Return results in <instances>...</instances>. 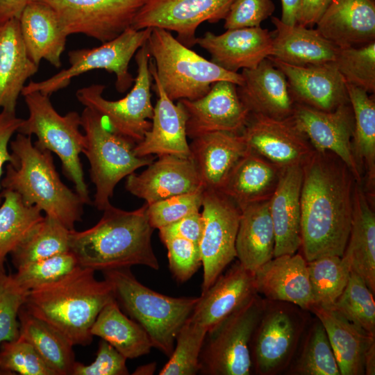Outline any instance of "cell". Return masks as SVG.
<instances>
[{
    "instance_id": "obj_10",
    "label": "cell",
    "mask_w": 375,
    "mask_h": 375,
    "mask_svg": "<svg viewBox=\"0 0 375 375\" xmlns=\"http://www.w3.org/2000/svg\"><path fill=\"white\" fill-rule=\"evenodd\" d=\"M308 312L292 303L266 299L251 342L256 374L276 375L287 370L308 324Z\"/></svg>"
},
{
    "instance_id": "obj_44",
    "label": "cell",
    "mask_w": 375,
    "mask_h": 375,
    "mask_svg": "<svg viewBox=\"0 0 375 375\" xmlns=\"http://www.w3.org/2000/svg\"><path fill=\"white\" fill-rule=\"evenodd\" d=\"M207 331L200 325L186 320L176 338L169 360L160 370V375H195L199 372V356Z\"/></svg>"
},
{
    "instance_id": "obj_17",
    "label": "cell",
    "mask_w": 375,
    "mask_h": 375,
    "mask_svg": "<svg viewBox=\"0 0 375 375\" xmlns=\"http://www.w3.org/2000/svg\"><path fill=\"white\" fill-rule=\"evenodd\" d=\"M241 134L249 151L282 169L302 167L315 151L291 117L280 119L250 114Z\"/></svg>"
},
{
    "instance_id": "obj_13",
    "label": "cell",
    "mask_w": 375,
    "mask_h": 375,
    "mask_svg": "<svg viewBox=\"0 0 375 375\" xmlns=\"http://www.w3.org/2000/svg\"><path fill=\"white\" fill-rule=\"evenodd\" d=\"M55 12L66 35L83 34L102 43L130 28L144 0H38Z\"/></svg>"
},
{
    "instance_id": "obj_16",
    "label": "cell",
    "mask_w": 375,
    "mask_h": 375,
    "mask_svg": "<svg viewBox=\"0 0 375 375\" xmlns=\"http://www.w3.org/2000/svg\"><path fill=\"white\" fill-rule=\"evenodd\" d=\"M291 118L315 151L336 155L351 170L356 183H362V176L352 150L354 117L349 103L332 111L295 103Z\"/></svg>"
},
{
    "instance_id": "obj_8",
    "label": "cell",
    "mask_w": 375,
    "mask_h": 375,
    "mask_svg": "<svg viewBox=\"0 0 375 375\" xmlns=\"http://www.w3.org/2000/svg\"><path fill=\"white\" fill-rule=\"evenodd\" d=\"M81 120L85 138L83 153L89 161L90 178L96 189L94 205L103 211L110 204L117 183L150 165L154 158L138 156L134 151L136 143L108 130L101 117L91 109L85 107Z\"/></svg>"
},
{
    "instance_id": "obj_41",
    "label": "cell",
    "mask_w": 375,
    "mask_h": 375,
    "mask_svg": "<svg viewBox=\"0 0 375 375\" xmlns=\"http://www.w3.org/2000/svg\"><path fill=\"white\" fill-rule=\"evenodd\" d=\"M69 229L58 220L44 218L10 256L17 269L24 264L69 251Z\"/></svg>"
},
{
    "instance_id": "obj_20",
    "label": "cell",
    "mask_w": 375,
    "mask_h": 375,
    "mask_svg": "<svg viewBox=\"0 0 375 375\" xmlns=\"http://www.w3.org/2000/svg\"><path fill=\"white\" fill-rule=\"evenodd\" d=\"M267 58L285 76L295 103L323 111L349 103L347 83L333 62L298 66Z\"/></svg>"
},
{
    "instance_id": "obj_31",
    "label": "cell",
    "mask_w": 375,
    "mask_h": 375,
    "mask_svg": "<svg viewBox=\"0 0 375 375\" xmlns=\"http://www.w3.org/2000/svg\"><path fill=\"white\" fill-rule=\"evenodd\" d=\"M312 312L326 332L340 375H363L364 357L375 336L354 324L331 307L312 306Z\"/></svg>"
},
{
    "instance_id": "obj_33",
    "label": "cell",
    "mask_w": 375,
    "mask_h": 375,
    "mask_svg": "<svg viewBox=\"0 0 375 375\" xmlns=\"http://www.w3.org/2000/svg\"><path fill=\"white\" fill-rule=\"evenodd\" d=\"M351 227L342 258L375 294V214L361 183L353 189Z\"/></svg>"
},
{
    "instance_id": "obj_50",
    "label": "cell",
    "mask_w": 375,
    "mask_h": 375,
    "mask_svg": "<svg viewBox=\"0 0 375 375\" xmlns=\"http://www.w3.org/2000/svg\"><path fill=\"white\" fill-rule=\"evenodd\" d=\"M160 238L167 248L173 276L179 283L188 281L202 265L199 245L178 237Z\"/></svg>"
},
{
    "instance_id": "obj_9",
    "label": "cell",
    "mask_w": 375,
    "mask_h": 375,
    "mask_svg": "<svg viewBox=\"0 0 375 375\" xmlns=\"http://www.w3.org/2000/svg\"><path fill=\"white\" fill-rule=\"evenodd\" d=\"M266 299L257 293L207 332L199 356V372L207 375H249L251 342Z\"/></svg>"
},
{
    "instance_id": "obj_51",
    "label": "cell",
    "mask_w": 375,
    "mask_h": 375,
    "mask_svg": "<svg viewBox=\"0 0 375 375\" xmlns=\"http://www.w3.org/2000/svg\"><path fill=\"white\" fill-rule=\"evenodd\" d=\"M275 10L272 0H235L224 19L225 29L260 26Z\"/></svg>"
},
{
    "instance_id": "obj_53",
    "label": "cell",
    "mask_w": 375,
    "mask_h": 375,
    "mask_svg": "<svg viewBox=\"0 0 375 375\" xmlns=\"http://www.w3.org/2000/svg\"><path fill=\"white\" fill-rule=\"evenodd\" d=\"M203 226L204 222L201 212L197 211L158 229L159 236L160 238L178 237L199 244L202 237Z\"/></svg>"
},
{
    "instance_id": "obj_36",
    "label": "cell",
    "mask_w": 375,
    "mask_h": 375,
    "mask_svg": "<svg viewBox=\"0 0 375 375\" xmlns=\"http://www.w3.org/2000/svg\"><path fill=\"white\" fill-rule=\"evenodd\" d=\"M354 117L352 150L362 176L365 174V192L371 204L375 196V101L365 90L347 83Z\"/></svg>"
},
{
    "instance_id": "obj_19",
    "label": "cell",
    "mask_w": 375,
    "mask_h": 375,
    "mask_svg": "<svg viewBox=\"0 0 375 375\" xmlns=\"http://www.w3.org/2000/svg\"><path fill=\"white\" fill-rule=\"evenodd\" d=\"M126 190L150 205L174 196L204 189L190 156L163 155L140 174L126 176Z\"/></svg>"
},
{
    "instance_id": "obj_55",
    "label": "cell",
    "mask_w": 375,
    "mask_h": 375,
    "mask_svg": "<svg viewBox=\"0 0 375 375\" xmlns=\"http://www.w3.org/2000/svg\"><path fill=\"white\" fill-rule=\"evenodd\" d=\"M332 0H301L297 24L313 26L321 18Z\"/></svg>"
},
{
    "instance_id": "obj_49",
    "label": "cell",
    "mask_w": 375,
    "mask_h": 375,
    "mask_svg": "<svg viewBox=\"0 0 375 375\" xmlns=\"http://www.w3.org/2000/svg\"><path fill=\"white\" fill-rule=\"evenodd\" d=\"M203 190L201 189L147 204V215L151 227L160 229L192 212L199 211Z\"/></svg>"
},
{
    "instance_id": "obj_7",
    "label": "cell",
    "mask_w": 375,
    "mask_h": 375,
    "mask_svg": "<svg viewBox=\"0 0 375 375\" xmlns=\"http://www.w3.org/2000/svg\"><path fill=\"white\" fill-rule=\"evenodd\" d=\"M28 117L23 119L17 132L35 135L34 144L54 153L60 158L65 176L74 184L76 192L86 204L91 203L80 159L85 146L84 133L80 131L81 115L76 111L60 115L49 96L39 92L24 95Z\"/></svg>"
},
{
    "instance_id": "obj_46",
    "label": "cell",
    "mask_w": 375,
    "mask_h": 375,
    "mask_svg": "<svg viewBox=\"0 0 375 375\" xmlns=\"http://www.w3.org/2000/svg\"><path fill=\"white\" fill-rule=\"evenodd\" d=\"M78 266L76 256L69 251L21 265L13 276L21 288L30 291L62 278Z\"/></svg>"
},
{
    "instance_id": "obj_15",
    "label": "cell",
    "mask_w": 375,
    "mask_h": 375,
    "mask_svg": "<svg viewBox=\"0 0 375 375\" xmlns=\"http://www.w3.org/2000/svg\"><path fill=\"white\" fill-rule=\"evenodd\" d=\"M235 0H144L131 27L174 31L183 45L196 44V31L204 22L224 19Z\"/></svg>"
},
{
    "instance_id": "obj_25",
    "label": "cell",
    "mask_w": 375,
    "mask_h": 375,
    "mask_svg": "<svg viewBox=\"0 0 375 375\" xmlns=\"http://www.w3.org/2000/svg\"><path fill=\"white\" fill-rule=\"evenodd\" d=\"M254 276L257 292L265 299L292 303L308 311L313 305L307 261L301 254L274 257Z\"/></svg>"
},
{
    "instance_id": "obj_37",
    "label": "cell",
    "mask_w": 375,
    "mask_h": 375,
    "mask_svg": "<svg viewBox=\"0 0 375 375\" xmlns=\"http://www.w3.org/2000/svg\"><path fill=\"white\" fill-rule=\"evenodd\" d=\"M91 333L108 342L126 358L148 354L153 347L145 330L122 312L115 299L100 311Z\"/></svg>"
},
{
    "instance_id": "obj_48",
    "label": "cell",
    "mask_w": 375,
    "mask_h": 375,
    "mask_svg": "<svg viewBox=\"0 0 375 375\" xmlns=\"http://www.w3.org/2000/svg\"><path fill=\"white\" fill-rule=\"evenodd\" d=\"M27 290L21 288L13 274H8L0 267V346L19 335L18 314L24 303Z\"/></svg>"
},
{
    "instance_id": "obj_35",
    "label": "cell",
    "mask_w": 375,
    "mask_h": 375,
    "mask_svg": "<svg viewBox=\"0 0 375 375\" xmlns=\"http://www.w3.org/2000/svg\"><path fill=\"white\" fill-rule=\"evenodd\" d=\"M274 247L275 234L269 200L240 209L235 241L238 261L254 273L274 258Z\"/></svg>"
},
{
    "instance_id": "obj_47",
    "label": "cell",
    "mask_w": 375,
    "mask_h": 375,
    "mask_svg": "<svg viewBox=\"0 0 375 375\" xmlns=\"http://www.w3.org/2000/svg\"><path fill=\"white\" fill-rule=\"evenodd\" d=\"M0 372L2 374L56 375L34 347L19 335L1 344Z\"/></svg>"
},
{
    "instance_id": "obj_52",
    "label": "cell",
    "mask_w": 375,
    "mask_h": 375,
    "mask_svg": "<svg viewBox=\"0 0 375 375\" xmlns=\"http://www.w3.org/2000/svg\"><path fill=\"white\" fill-rule=\"evenodd\" d=\"M126 358L110 344L101 339L97 356L90 365L76 362L72 375H126Z\"/></svg>"
},
{
    "instance_id": "obj_1",
    "label": "cell",
    "mask_w": 375,
    "mask_h": 375,
    "mask_svg": "<svg viewBox=\"0 0 375 375\" xmlns=\"http://www.w3.org/2000/svg\"><path fill=\"white\" fill-rule=\"evenodd\" d=\"M302 169L303 256L307 262L326 256L342 257L351 227L354 176L330 151L315 150Z\"/></svg>"
},
{
    "instance_id": "obj_39",
    "label": "cell",
    "mask_w": 375,
    "mask_h": 375,
    "mask_svg": "<svg viewBox=\"0 0 375 375\" xmlns=\"http://www.w3.org/2000/svg\"><path fill=\"white\" fill-rule=\"evenodd\" d=\"M0 204V267L44 218L35 206L24 203L14 191L2 189Z\"/></svg>"
},
{
    "instance_id": "obj_54",
    "label": "cell",
    "mask_w": 375,
    "mask_h": 375,
    "mask_svg": "<svg viewBox=\"0 0 375 375\" xmlns=\"http://www.w3.org/2000/svg\"><path fill=\"white\" fill-rule=\"evenodd\" d=\"M24 119L17 117L15 112L1 110L0 112V204L1 197V180L3 167L5 164L14 163L15 159L8 151V144L12 136L17 132Z\"/></svg>"
},
{
    "instance_id": "obj_30",
    "label": "cell",
    "mask_w": 375,
    "mask_h": 375,
    "mask_svg": "<svg viewBox=\"0 0 375 375\" xmlns=\"http://www.w3.org/2000/svg\"><path fill=\"white\" fill-rule=\"evenodd\" d=\"M38 70L27 54L18 18L0 22V109L15 112L26 81Z\"/></svg>"
},
{
    "instance_id": "obj_40",
    "label": "cell",
    "mask_w": 375,
    "mask_h": 375,
    "mask_svg": "<svg viewBox=\"0 0 375 375\" xmlns=\"http://www.w3.org/2000/svg\"><path fill=\"white\" fill-rule=\"evenodd\" d=\"M301 350L286 370L292 375H340L326 332L316 317L302 337Z\"/></svg>"
},
{
    "instance_id": "obj_45",
    "label": "cell",
    "mask_w": 375,
    "mask_h": 375,
    "mask_svg": "<svg viewBox=\"0 0 375 375\" xmlns=\"http://www.w3.org/2000/svg\"><path fill=\"white\" fill-rule=\"evenodd\" d=\"M346 83L375 92V41L358 47L338 48L333 62Z\"/></svg>"
},
{
    "instance_id": "obj_43",
    "label": "cell",
    "mask_w": 375,
    "mask_h": 375,
    "mask_svg": "<svg viewBox=\"0 0 375 375\" xmlns=\"http://www.w3.org/2000/svg\"><path fill=\"white\" fill-rule=\"evenodd\" d=\"M332 308L348 320L375 336L374 294L363 278L351 270L347 284Z\"/></svg>"
},
{
    "instance_id": "obj_22",
    "label": "cell",
    "mask_w": 375,
    "mask_h": 375,
    "mask_svg": "<svg viewBox=\"0 0 375 375\" xmlns=\"http://www.w3.org/2000/svg\"><path fill=\"white\" fill-rule=\"evenodd\" d=\"M273 36L261 26L226 29L215 35L207 31L197 38L196 44L207 51L211 61L222 68L238 73L240 69L256 67L272 51Z\"/></svg>"
},
{
    "instance_id": "obj_5",
    "label": "cell",
    "mask_w": 375,
    "mask_h": 375,
    "mask_svg": "<svg viewBox=\"0 0 375 375\" xmlns=\"http://www.w3.org/2000/svg\"><path fill=\"white\" fill-rule=\"evenodd\" d=\"M102 272L118 304L145 330L153 347L169 357L178 333L199 297H172L156 292L139 282L130 267Z\"/></svg>"
},
{
    "instance_id": "obj_38",
    "label": "cell",
    "mask_w": 375,
    "mask_h": 375,
    "mask_svg": "<svg viewBox=\"0 0 375 375\" xmlns=\"http://www.w3.org/2000/svg\"><path fill=\"white\" fill-rule=\"evenodd\" d=\"M19 336L27 340L56 375H72L76 362L73 345L51 326L22 305L18 314Z\"/></svg>"
},
{
    "instance_id": "obj_29",
    "label": "cell",
    "mask_w": 375,
    "mask_h": 375,
    "mask_svg": "<svg viewBox=\"0 0 375 375\" xmlns=\"http://www.w3.org/2000/svg\"><path fill=\"white\" fill-rule=\"evenodd\" d=\"M18 19L30 59L38 66L45 60L53 67H60L67 35L53 10L38 0H31Z\"/></svg>"
},
{
    "instance_id": "obj_59",
    "label": "cell",
    "mask_w": 375,
    "mask_h": 375,
    "mask_svg": "<svg viewBox=\"0 0 375 375\" xmlns=\"http://www.w3.org/2000/svg\"><path fill=\"white\" fill-rule=\"evenodd\" d=\"M155 364H151L139 367L133 374H151L155 371Z\"/></svg>"
},
{
    "instance_id": "obj_11",
    "label": "cell",
    "mask_w": 375,
    "mask_h": 375,
    "mask_svg": "<svg viewBox=\"0 0 375 375\" xmlns=\"http://www.w3.org/2000/svg\"><path fill=\"white\" fill-rule=\"evenodd\" d=\"M152 28L135 30L127 28L115 39L101 46L72 50L68 52L69 67L47 79L31 81L25 85L22 94L39 92L50 96L67 87L72 79L94 69H104L114 73L115 88L118 92H126L135 78L128 70L129 62L138 49L147 42Z\"/></svg>"
},
{
    "instance_id": "obj_14",
    "label": "cell",
    "mask_w": 375,
    "mask_h": 375,
    "mask_svg": "<svg viewBox=\"0 0 375 375\" xmlns=\"http://www.w3.org/2000/svg\"><path fill=\"white\" fill-rule=\"evenodd\" d=\"M201 207L204 226L199 245L203 269V292L236 258L240 209L221 192L206 189L203 192Z\"/></svg>"
},
{
    "instance_id": "obj_42",
    "label": "cell",
    "mask_w": 375,
    "mask_h": 375,
    "mask_svg": "<svg viewBox=\"0 0 375 375\" xmlns=\"http://www.w3.org/2000/svg\"><path fill=\"white\" fill-rule=\"evenodd\" d=\"M307 267L312 306L331 307L347 284L350 265L342 257L326 256L307 262Z\"/></svg>"
},
{
    "instance_id": "obj_12",
    "label": "cell",
    "mask_w": 375,
    "mask_h": 375,
    "mask_svg": "<svg viewBox=\"0 0 375 375\" xmlns=\"http://www.w3.org/2000/svg\"><path fill=\"white\" fill-rule=\"evenodd\" d=\"M137 75L132 89L117 101L103 97L106 86L92 84L78 90L76 97L85 107L99 114L111 130L136 144L142 140L151 127L153 108L151 102L152 76L149 69L151 56L147 42L136 52Z\"/></svg>"
},
{
    "instance_id": "obj_32",
    "label": "cell",
    "mask_w": 375,
    "mask_h": 375,
    "mask_svg": "<svg viewBox=\"0 0 375 375\" xmlns=\"http://www.w3.org/2000/svg\"><path fill=\"white\" fill-rule=\"evenodd\" d=\"M281 170L266 158L249 150L232 169L219 192L240 209L268 201L277 186Z\"/></svg>"
},
{
    "instance_id": "obj_58",
    "label": "cell",
    "mask_w": 375,
    "mask_h": 375,
    "mask_svg": "<svg viewBox=\"0 0 375 375\" xmlns=\"http://www.w3.org/2000/svg\"><path fill=\"white\" fill-rule=\"evenodd\" d=\"M364 372L366 375L375 374V342L369 347L365 354Z\"/></svg>"
},
{
    "instance_id": "obj_6",
    "label": "cell",
    "mask_w": 375,
    "mask_h": 375,
    "mask_svg": "<svg viewBox=\"0 0 375 375\" xmlns=\"http://www.w3.org/2000/svg\"><path fill=\"white\" fill-rule=\"evenodd\" d=\"M159 81L173 101L204 96L218 81L241 84L240 74L227 71L183 45L165 29L152 28L147 42Z\"/></svg>"
},
{
    "instance_id": "obj_34",
    "label": "cell",
    "mask_w": 375,
    "mask_h": 375,
    "mask_svg": "<svg viewBox=\"0 0 375 375\" xmlns=\"http://www.w3.org/2000/svg\"><path fill=\"white\" fill-rule=\"evenodd\" d=\"M272 23L276 32L268 58L298 66L333 62L338 47L317 29L286 24L276 17H272Z\"/></svg>"
},
{
    "instance_id": "obj_18",
    "label": "cell",
    "mask_w": 375,
    "mask_h": 375,
    "mask_svg": "<svg viewBox=\"0 0 375 375\" xmlns=\"http://www.w3.org/2000/svg\"><path fill=\"white\" fill-rule=\"evenodd\" d=\"M186 114V133L190 139L216 131L242 133L250 113L241 102L237 85L215 83L202 97L180 99Z\"/></svg>"
},
{
    "instance_id": "obj_21",
    "label": "cell",
    "mask_w": 375,
    "mask_h": 375,
    "mask_svg": "<svg viewBox=\"0 0 375 375\" xmlns=\"http://www.w3.org/2000/svg\"><path fill=\"white\" fill-rule=\"evenodd\" d=\"M149 69L158 100L153 108L151 127L142 140L135 144V153L139 157L153 154L188 157L190 151L187 141L186 112L178 101L175 104L165 94L151 58Z\"/></svg>"
},
{
    "instance_id": "obj_28",
    "label": "cell",
    "mask_w": 375,
    "mask_h": 375,
    "mask_svg": "<svg viewBox=\"0 0 375 375\" xmlns=\"http://www.w3.org/2000/svg\"><path fill=\"white\" fill-rule=\"evenodd\" d=\"M192 140L190 156L204 189L219 191L235 164L249 151L242 134L216 131Z\"/></svg>"
},
{
    "instance_id": "obj_27",
    "label": "cell",
    "mask_w": 375,
    "mask_h": 375,
    "mask_svg": "<svg viewBox=\"0 0 375 375\" xmlns=\"http://www.w3.org/2000/svg\"><path fill=\"white\" fill-rule=\"evenodd\" d=\"M301 166L283 169L277 186L269 200L275 247L274 258L296 253L301 246Z\"/></svg>"
},
{
    "instance_id": "obj_57",
    "label": "cell",
    "mask_w": 375,
    "mask_h": 375,
    "mask_svg": "<svg viewBox=\"0 0 375 375\" xmlns=\"http://www.w3.org/2000/svg\"><path fill=\"white\" fill-rule=\"evenodd\" d=\"M282 15L280 19L283 23L295 25L298 22L301 0H281Z\"/></svg>"
},
{
    "instance_id": "obj_4",
    "label": "cell",
    "mask_w": 375,
    "mask_h": 375,
    "mask_svg": "<svg viewBox=\"0 0 375 375\" xmlns=\"http://www.w3.org/2000/svg\"><path fill=\"white\" fill-rule=\"evenodd\" d=\"M10 147L15 161L8 163L2 189L17 193L25 204L35 206L69 230L82 220L85 202L61 181L51 152L35 146L31 136L18 133Z\"/></svg>"
},
{
    "instance_id": "obj_23",
    "label": "cell",
    "mask_w": 375,
    "mask_h": 375,
    "mask_svg": "<svg viewBox=\"0 0 375 375\" xmlns=\"http://www.w3.org/2000/svg\"><path fill=\"white\" fill-rule=\"evenodd\" d=\"M257 293L254 273L238 261L201 292L188 319L208 332Z\"/></svg>"
},
{
    "instance_id": "obj_3",
    "label": "cell",
    "mask_w": 375,
    "mask_h": 375,
    "mask_svg": "<svg viewBox=\"0 0 375 375\" xmlns=\"http://www.w3.org/2000/svg\"><path fill=\"white\" fill-rule=\"evenodd\" d=\"M94 272L78 266L62 278L28 291L23 306L73 346L89 345L99 313L115 299L110 284L105 279L97 280Z\"/></svg>"
},
{
    "instance_id": "obj_56",
    "label": "cell",
    "mask_w": 375,
    "mask_h": 375,
    "mask_svg": "<svg viewBox=\"0 0 375 375\" xmlns=\"http://www.w3.org/2000/svg\"><path fill=\"white\" fill-rule=\"evenodd\" d=\"M31 0H0V22L19 18Z\"/></svg>"
},
{
    "instance_id": "obj_2",
    "label": "cell",
    "mask_w": 375,
    "mask_h": 375,
    "mask_svg": "<svg viewBox=\"0 0 375 375\" xmlns=\"http://www.w3.org/2000/svg\"><path fill=\"white\" fill-rule=\"evenodd\" d=\"M145 203L140 208L126 211L111 203L103 210L99 221L82 231L69 233V251L78 265L94 271L144 265L160 267L151 245L153 228L150 225Z\"/></svg>"
},
{
    "instance_id": "obj_24",
    "label": "cell",
    "mask_w": 375,
    "mask_h": 375,
    "mask_svg": "<svg viewBox=\"0 0 375 375\" xmlns=\"http://www.w3.org/2000/svg\"><path fill=\"white\" fill-rule=\"evenodd\" d=\"M240 74L242 81L237 92L250 114L280 119L292 116L295 102L286 77L269 58L254 68L242 69Z\"/></svg>"
},
{
    "instance_id": "obj_26",
    "label": "cell",
    "mask_w": 375,
    "mask_h": 375,
    "mask_svg": "<svg viewBox=\"0 0 375 375\" xmlns=\"http://www.w3.org/2000/svg\"><path fill=\"white\" fill-rule=\"evenodd\" d=\"M316 25L338 48L367 44L375 41L374 0H332Z\"/></svg>"
}]
</instances>
